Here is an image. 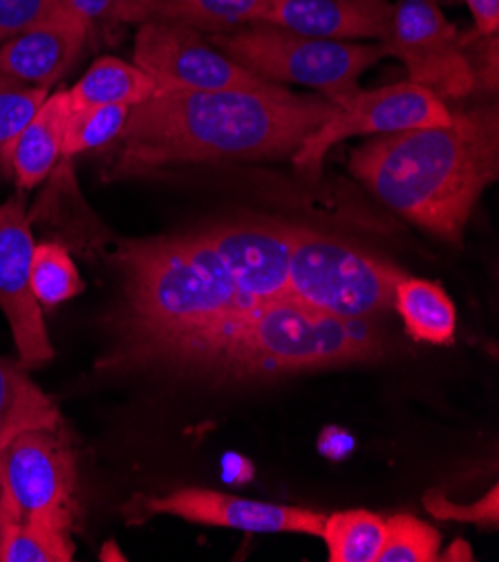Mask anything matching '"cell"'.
Instances as JSON below:
<instances>
[{
  "label": "cell",
  "instance_id": "obj_30",
  "mask_svg": "<svg viewBox=\"0 0 499 562\" xmlns=\"http://www.w3.org/2000/svg\"><path fill=\"white\" fill-rule=\"evenodd\" d=\"M468 5L473 21H475V34H495L499 27V0H464Z\"/></svg>",
  "mask_w": 499,
  "mask_h": 562
},
{
  "label": "cell",
  "instance_id": "obj_1",
  "mask_svg": "<svg viewBox=\"0 0 499 562\" xmlns=\"http://www.w3.org/2000/svg\"><path fill=\"white\" fill-rule=\"evenodd\" d=\"M296 224L219 222L193 234L126 243L122 303L101 370H146L200 329L287 292Z\"/></svg>",
  "mask_w": 499,
  "mask_h": 562
},
{
  "label": "cell",
  "instance_id": "obj_22",
  "mask_svg": "<svg viewBox=\"0 0 499 562\" xmlns=\"http://www.w3.org/2000/svg\"><path fill=\"white\" fill-rule=\"evenodd\" d=\"M86 283L61 243H41L32 256V292L41 307H54L83 294Z\"/></svg>",
  "mask_w": 499,
  "mask_h": 562
},
{
  "label": "cell",
  "instance_id": "obj_27",
  "mask_svg": "<svg viewBox=\"0 0 499 562\" xmlns=\"http://www.w3.org/2000/svg\"><path fill=\"white\" fill-rule=\"evenodd\" d=\"M64 0H0V43L59 12Z\"/></svg>",
  "mask_w": 499,
  "mask_h": 562
},
{
  "label": "cell",
  "instance_id": "obj_24",
  "mask_svg": "<svg viewBox=\"0 0 499 562\" xmlns=\"http://www.w3.org/2000/svg\"><path fill=\"white\" fill-rule=\"evenodd\" d=\"M441 551V533L408 514L385 520V540L376 562H432Z\"/></svg>",
  "mask_w": 499,
  "mask_h": 562
},
{
  "label": "cell",
  "instance_id": "obj_26",
  "mask_svg": "<svg viewBox=\"0 0 499 562\" xmlns=\"http://www.w3.org/2000/svg\"><path fill=\"white\" fill-rule=\"evenodd\" d=\"M426 512L436 520H451V522H470L481 527H497L499 525V491L492 486L484 497L473 504H457L451 502L446 495L439 491H428L423 495Z\"/></svg>",
  "mask_w": 499,
  "mask_h": 562
},
{
  "label": "cell",
  "instance_id": "obj_9",
  "mask_svg": "<svg viewBox=\"0 0 499 562\" xmlns=\"http://www.w3.org/2000/svg\"><path fill=\"white\" fill-rule=\"evenodd\" d=\"M75 484V453L59 426L19 432L0 451V522L72 509Z\"/></svg>",
  "mask_w": 499,
  "mask_h": 562
},
{
  "label": "cell",
  "instance_id": "obj_8",
  "mask_svg": "<svg viewBox=\"0 0 499 562\" xmlns=\"http://www.w3.org/2000/svg\"><path fill=\"white\" fill-rule=\"evenodd\" d=\"M378 43L406 66L410 83L439 99H464L477 88L462 34L436 0H399Z\"/></svg>",
  "mask_w": 499,
  "mask_h": 562
},
{
  "label": "cell",
  "instance_id": "obj_13",
  "mask_svg": "<svg viewBox=\"0 0 499 562\" xmlns=\"http://www.w3.org/2000/svg\"><path fill=\"white\" fill-rule=\"evenodd\" d=\"M92 25L68 8L0 43V75L19 83L47 88L79 59Z\"/></svg>",
  "mask_w": 499,
  "mask_h": 562
},
{
  "label": "cell",
  "instance_id": "obj_2",
  "mask_svg": "<svg viewBox=\"0 0 499 562\" xmlns=\"http://www.w3.org/2000/svg\"><path fill=\"white\" fill-rule=\"evenodd\" d=\"M334 110L329 99L269 83L253 90L155 92L131 108L113 178L178 164L292 157Z\"/></svg>",
  "mask_w": 499,
  "mask_h": 562
},
{
  "label": "cell",
  "instance_id": "obj_16",
  "mask_svg": "<svg viewBox=\"0 0 499 562\" xmlns=\"http://www.w3.org/2000/svg\"><path fill=\"white\" fill-rule=\"evenodd\" d=\"M271 0H135L131 23L166 21L197 32H234L264 21Z\"/></svg>",
  "mask_w": 499,
  "mask_h": 562
},
{
  "label": "cell",
  "instance_id": "obj_18",
  "mask_svg": "<svg viewBox=\"0 0 499 562\" xmlns=\"http://www.w3.org/2000/svg\"><path fill=\"white\" fill-rule=\"evenodd\" d=\"M393 310L401 316L412 341L426 346H449L455 341L457 310L439 283L406 273L395 290Z\"/></svg>",
  "mask_w": 499,
  "mask_h": 562
},
{
  "label": "cell",
  "instance_id": "obj_23",
  "mask_svg": "<svg viewBox=\"0 0 499 562\" xmlns=\"http://www.w3.org/2000/svg\"><path fill=\"white\" fill-rule=\"evenodd\" d=\"M128 112L126 105L72 108L64 137V159L115 144L128 122Z\"/></svg>",
  "mask_w": 499,
  "mask_h": 562
},
{
  "label": "cell",
  "instance_id": "obj_25",
  "mask_svg": "<svg viewBox=\"0 0 499 562\" xmlns=\"http://www.w3.org/2000/svg\"><path fill=\"white\" fill-rule=\"evenodd\" d=\"M47 94V88L25 86L0 75V146L21 133Z\"/></svg>",
  "mask_w": 499,
  "mask_h": 562
},
{
  "label": "cell",
  "instance_id": "obj_28",
  "mask_svg": "<svg viewBox=\"0 0 499 562\" xmlns=\"http://www.w3.org/2000/svg\"><path fill=\"white\" fill-rule=\"evenodd\" d=\"M464 52L468 56L475 86L497 90V32L495 34H470L462 36Z\"/></svg>",
  "mask_w": 499,
  "mask_h": 562
},
{
  "label": "cell",
  "instance_id": "obj_19",
  "mask_svg": "<svg viewBox=\"0 0 499 562\" xmlns=\"http://www.w3.org/2000/svg\"><path fill=\"white\" fill-rule=\"evenodd\" d=\"M59 424V406L30 379L27 370L19 361L0 359V451L23 430Z\"/></svg>",
  "mask_w": 499,
  "mask_h": 562
},
{
  "label": "cell",
  "instance_id": "obj_3",
  "mask_svg": "<svg viewBox=\"0 0 499 562\" xmlns=\"http://www.w3.org/2000/svg\"><path fill=\"white\" fill-rule=\"evenodd\" d=\"M376 325L329 316L281 294L200 329L155 357L144 372L211 383H256L376 363L385 355Z\"/></svg>",
  "mask_w": 499,
  "mask_h": 562
},
{
  "label": "cell",
  "instance_id": "obj_6",
  "mask_svg": "<svg viewBox=\"0 0 499 562\" xmlns=\"http://www.w3.org/2000/svg\"><path fill=\"white\" fill-rule=\"evenodd\" d=\"M211 43L251 75L279 86H307L334 105L361 90L363 72L385 56L381 43L314 38L264 23L213 34Z\"/></svg>",
  "mask_w": 499,
  "mask_h": 562
},
{
  "label": "cell",
  "instance_id": "obj_4",
  "mask_svg": "<svg viewBox=\"0 0 499 562\" xmlns=\"http://www.w3.org/2000/svg\"><path fill=\"white\" fill-rule=\"evenodd\" d=\"M350 171L408 222L462 243L475 204L499 176V112L453 110L449 124L381 135L352 153Z\"/></svg>",
  "mask_w": 499,
  "mask_h": 562
},
{
  "label": "cell",
  "instance_id": "obj_15",
  "mask_svg": "<svg viewBox=\"0 0 499 562\" xmlns=\"http://www.w3.org/2000/svg\"><path fill=\"white\" fill-rule=\"evenodd\" d=\"M70 110L72 103L68 90L47 94L21 133L5 146H0V155L5 157L19 189L27 191L38 187L59 159H64V137Z\"/></svg>",
  "mask_w": 499,
  "mask_h": 562
},
{
  "label": "cell",
  "instance_id": "obj_14",
  "mask_svg": "<svg viewBox=\"0 0 499 562\" xmlns=\"http://www.w3.org/2000/svg\"><path fill=\"white\" fill-rule=\"evenodd\" d=\"M393 10V0H271L262 23L314 38L381 41Z\"/></svg>",
  "mask_w": 499,
  "mask_h": 562
},
{
  "label": "cell",
  "instance_id": "obj_20",
  "mask_svg": "<svg viewBox=\"0 0 499 562\" xmlns=\"http://www.w3.org/2000/svg\"><path fill=\"white\" fill-rule=\"evenodd\" d=\"M157 92L155 81L135 64L103 56L68 90L72 108L126 105L135 108Z\"/></svg>",
  "mask_w": 499,
  "mask_h": 562
},
{
  "label": "cell",
  "instance_id": "obj_11",
  "mask_svg": "<svg viewBox=\"0 0 499 562\" xmlns=\"http://www.w3.org/2000/svg\"><path fill=\"white\" fill-rule=\"evenodd\" d=\"M32 222L21 195L0 204V312L12 329L19 363L25 370L54 359L43 307L32 292Z\"/></svg>",
  "mask_w": 499,
  "mask_h": 562
},
{
  "label": "cell",
  "instance_id": "obj_7",
  "mask_svg": "<svg viewBox=\"0 0 499 562\" xmlns=\"http://www.w3.org/2000/svg\"><path fill=\"white\" fill-rule=\"evenodd\" d=\"M453 110L430 90L410 81L376 90H356L331 115L311 131L292 155L294 166L305 176L320 171L325 155L337 144L363 135H393L423 126L449 124Z\"/></svg>",
  "mask_w": 499,
  "mask_h": 562
},
{
  "label": "cell",
  "instance_id": "obj_21",
  "mask_svg": "<svg viewBox=\"0 0 499 562\" xmlns=\"http://www.w3.org/2000/svg\"><path fill=\"white\" fill-rule=\"evenodd\" d=\"M320 538L331 562H376L385 540V518L350 509L325 516Z\"/></svg>",
  "mask_w": 499,
  "mask_h": 562
},
{
  "label": "cell",
  "instance_id": "obj_10",
  "mask_svg": "<svg viewBox=\"0 0 499 562\" xmlns=\"http://www.w3.org/2000/svg\"><path fill=\"white\" fill-rule=\"evenodd\" d=\"M133 56L135 66L155 81L157 92L253 90L269 86V81L231 61L202 32L180 23H141Z\"/></svg>",
  "mask_w": 499,
  "mask_h": 562
},
{
  "label": "cell",
  "instance_id": "obj_12",
  "mask_svg": "<svg viewBox=\"0 0 499 562\" xmlns=\"http://www.w3.org/2000/svg\"><path fill=\"white\" fill-rule=\"evenodd\" d=\"M141 516H173L184 522L222 527L245 533H298L320 538L325 516L305 507H290L231 493L189 486L163 497H144L133 504Z\"/></svg>",
  "mask_w": 499,
  "mask_h": 562
},
{
  "label": "cell",
  "instance_id": "obj_29",
  "mask_svg": "<svg viewBox=\"0 0 499 562\" xmlns=\"http://www.w3.org/2000/svg\"><path fill=\"white\" fill-rule=\"evenodd\" d=\"M64 5L90 25L97 21L131 23L135 0H64Z\"/></svg>",
  "mask_w": 499,
  "mask_h": 562
},
{
  "label": "cell",
  "instance_id": "obj_17",
  "mask_svg": "<svg viewBox=\"0 0 499 562\" xmlns=\"http://www.w3.org/2000/svg\"><path fill=\"white\" fill-rule=\"evenodd\" d=\"M72 509H49L19 522H0V562H70Z\"/></svg>",
  "mask_w": 499,
  "mask_h": 562
},
{
  "label": "cell",
  "instance_id": "obj_5",
  "mask_svg": "<svg viewBox=\"0 0 499 562\" xmlns=\"http://www.w3.org/2000/svg\"><path fill=\"white\" fill-rule=\"evenodd\" d=\"M404 276L390 260L350 240L296 224L285 294L337 318L378 321L393 312Z\"/></svg>",
  "mask_w": 499,
  "mask_h": 562
}]
</instances>
